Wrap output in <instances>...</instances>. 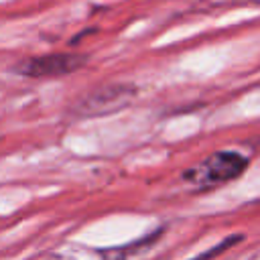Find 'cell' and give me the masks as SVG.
Here are the masks:
<instances>
[{"label":"cell","instance_id":"obj_4","mask_svg":"<svg viewBox=\"0 0 260 260\" xmlns=\"http://www.w3.org/2000/svg\"><path fill=\"white\" fill-rule=\"evenodd\" d=\"M238 242H242V236H228L225 240H221L219 244H215L213 248H209L205 254H199V256H195V258H191V260H211V258H215L217 254H221L223 250H228L230 246H234V244H238Z\"/></svg>","mask_w":260,"mask_h":260},{"label":"cell","instance_id":"obj_3","mask_svg":"<svg viewBox=\"0 0 260 260\" xmlns=\"http://www.w3.org/2000/svg\"><path fill=\"white\" fill-rule=\"evenodd\" d=\"M85 63H87V55L81 53H49V55L28 57L16 63L14 73L30 79H51L79 71Z\"/></svg>","mask_w":260,"mask_h":260},{"label":"cell","instance_id":"obj_1","mask_svg":"<svg viewBox=\"0 0 260 260\" xmlns=\"http://www.w3.org/2000/svg\"><path fill=\"white\" fill-rule=\"evenodd\" d=\"M248 169V158L236 150H217L183 173V181L197 187L209 189L238 179Z\"/></svg>","mask_w":260,"mask_h":260},{"label":"cell","instance_id":"obj_2","mask_svg":"<svg viewBox=\"0 0 260 260\" xmlns=\"http://www.w3.org/2000/svg\"><path fill=\"white\" fill-rule=\"evenodd\" d=\"M134 95H136V87L134 85H126V83L102 85V87L93 89L91 93H87L85 98H81L75 104L73 114L77 118L108 116V114H114V112L130 106Z\"/></svg>","mask_w":260,"mask_h":260}]
</instances>
